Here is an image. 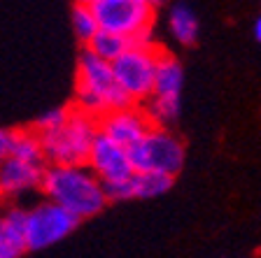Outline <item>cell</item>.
<instances>
[{
	"instance_id": "3",
	"label": "cell",
	"mask_w": 261,
	"mask_h": 258,
	"mask_svg": "<svg viewBox=\"0 0 261 258\" xmlns=\"http://www.w3.org/2000/svg\"><path fill=\"white\" fill-rule=\"evenodd\" d=\"M98 135V121L72 107L63 126L40 135V147L47 165H87L93 137Z\"/></svg>"
},
{
	"instance_id": "9",
	"label": "cell",
	"mask_w": 261,
	"mask_h": 258,
	"mask_svg": "<svg viewBox=\"0 0 261 258\" xmlns=\"http://www.w3.org/2000/svg\"><path fill=\"white\" fill-rule=\"evenodd\" d=\"M152 128L154 126L149 121V117L145 114L142 105H136V102L128 105V107L108 112L105 117L98 119V133L105 135L108 140H112L114 145L124 147V149L136 147Z\"/></svg>"
},
{
	"instance_id": "14",
	"label": "cell",
	"mask_w": 261,
	"mask_h": 258,
	"mask_svg": "<svg viewBox=\"0 0 261 258\" xmlns=\"http://www.w3.org/2000/svg\"><path fill=\"white\" fill-rule=\"evenodd\" d=\"M173 177L156 175V172H133V177L126 182V198L128 200H149L168 193L173 188Z\"/></svg>"
},
{
	"instance_id": "13",
	"label": "cell",
	"mask_w": 261,
	"mask_h": 258,
	"mask_svg": "<svg viewBox=\"0 0 261 258\" xmlns=\"http://www.w3.org/2000/svg\"><path fill=\"white\" fill-rule=\"evenodd\" d=\"M168 31L179 47H191L201 35V21L187 3H173L168 10Z\"/></svg>"
},
{
	"instance_id": "21",
	"label": "cell",
	"mask_w": 261,
	"mask_h": 258,
	"mask_svg": "<svg viewBox=\"0 0 261 258\" xmlns=\"http://www.w3.org/2000/svg\"><path fill=\"white\" fill-rule=\"evenodd\" d=\"M77 5H91V3H96V0H75Z\"/></svg>"
},
{
	"instance_id": "12",
	"label": "cell",
	"mask_w": 261,
	"mask_h": 258,
	"mask_svg": "<svg viewBox=\"0 0 261 258\" xmlns=\"http://www.w3.org/2000/svg\"><path fill=\"white\" fill-rule=\"evenodd\" d=\"M182 89H185V68L179 59L163 49L159 51L156 61V77H154V91L149 98H166V100H182Z\"/></svg>"
},
{
	"instance_id": "19",
	"label": "cell",
	"mask_w": 261,
	"mask_h": 258,
	"mask_svg": "<svg viewBox=\"0 0 261 258\" xmlns=\"http://www.w3.org/2000/svg\"><path fill=\"white\" fill-rule=\"evenodd\" d=\"M12 147V128H0V161L10 156Z\"/></svg>"
},
{
	"instance_id": "7",
	"label": "cell",
	"mask_w": 261,
	"mask_h": 258,
	"mask_svg": "<svg viewBox=\"0 0 261 258\" xmlns=\"http://www.w3.org/2000/svg\"><path fill=\"white\" fill-rule=\"evenodd\" d=\"M89 7L100 31L124 35L128 40L147 28H154L156 21V10L145 0H96Z\"/></svg>"
},
{
	"instance_id": "8",
	"label": "cell",
	"mask_w": 261,
	"mask_h": 258,
	"mask_svg": "<svg viewBox=\"0 0 261 258\" xmlns=\"http://www.w3.org/2000/svg\"><path fill=\"white\" fill-rule=\"evenodd\" d=\"M87 167L100 179L103 186L126 182V179H130L133 172H136L133 165H130L128 149L114 145L112 140H108V137L100 133H98L91 142V149H89V156H87Z\"/></svg>"
},
{
	"instance_id": "18",
	"label": "cell",
	"mask_w": 261,
	"mask_h": 258,
	"mask_svg": "<svg viewBox=\"0 0 261 258\" xmlns=\"http://www.w3.org/2000/svg\"><path fill=\"white\" fill-rule=\"evenodd\" d=\"M70 112H72V105H59V107H51V109H47V112L40 114L28 128H33L38 135L49 133V130L63 126L65 121H68V117H70Z\"/></svg>"
},
{
	"instance_id": "10",
	"label": "cell",
	"mask_w": 261,
	"mask_h": 258,
	"mask_svg": "<svg viewBox=\"0 0 261 258\" xmlns=\"http://www.w3.org/2000/svg\"><path fill=\"white\" fill-rule=\"evenodd\" d=\"M44 167L40 163H26L14 156L0 161V191L3 198H21L31 191H40Z\"/></svg>"
},
{
	"instance_id": "15",
	"label": "cell",
	"mask_w": 261,
	"mask_h": 258,
	"mask_svg": "<svg viewBox=\"0 0 261 258\" xmlns=\"http://www.w3.org/2000/svg\"><path fill=\"white\" fill-rule=\"evenodd\" d=\"M10 156L19 158V161H26V163L47 165L42 156V147H40V135L33 128H12Z\"/></svg>"
},
{
	"instance_id": "1",
	"label": "cell",
	"mask_w": 261,
	"mask_h": 258,
	"mask_svg": "<svg viewBox=\"0 0 261 258\" xmlns=\"http://www.w3.org/2000/svg\"><path fill=\"white\" fill-rule=\"evenodd\" d=\"M40 191L44 200L56 203L80 221L98 216L108 207L103 184L87 165H47Z\"/></svg>"
},
{
	"instance_id": "5",
	"label": "cell",
	"mask_w": 261,
	"mask_h": 258,
	"mask_svg": "<svg viewBox=\"0 0 261 258\" xmlns=\"http://www.w3.org/2000/svg\"><path fill=\"white\" fill-rule=\"evenodd\" d=\"M159 51H161L159 42L152 44V47H133L130 44L119 59L110 63L117 84L128 96V100L136 102V105H142L145 100H149V96L154 91Z\"/></svg>"
},
{
	"instance_id": "11",
	"label": "cell",
	"mask_w": 261,
	"mask_h": 258,
	"mask_svg": "<svg viewBox=\"0 0 261 258\" xmlns=\"http://www.w3.org/2000/svg\"><path fill=\"white\" fill-rule=\"evenodd\" d=\"M26 251V210L10 205L0 210V258H21Z\"/></svg>"
},
{
	"instance_id": "6",
	"label": "cell",
	"mask_w": 261,
	"mask_h": 258,
	"mask_svg": "<svg viewBox=\"0 0 261 258\" xmlns=\"http://www.w3.org/2000/svg\"><path fill=\"white\" fill-rule=\"evenodd\" d=\"M80 219L65 212L56 203L42 200L33 210H26V249L42 251L59 244L77 231Z\"/></svg>"
},
{
	"instance_id": "20",
	"label": "cell",
	"mask_w": 261,
	"mask_h": 258,
	"mask_svg": "<svg viewBox=\"0 0 261 258\" xmlns=\"http://www.w3.org/2000/svg\"><path fill=\"white\" fill-rule=\"evenodd\" d=\"M252 35H254V40L261 44V14L254 19V23H252Z\"/></svg>"
},
{
	"instance_id": "17",
	"label": "cell",
	"mask_w": 261,
	"mask_h": 258,
	"mask_svg": "<svg viewBox=\"0 0 261 258\" xmlns=\"http://www.w3.org/2000/svg\"><path fill=\"white\" fill-rule=\"evenodd\" d=\"M70 23H72V31H75L77 40H80L84 47L87 42L98 33V23H96V16H93L91 7L89 5H72V12H70Z\"/></svg>"
},
{
	"instance_id": "2",
	"label": "cell",
	"mask_w": 261,
	"mask_h": 258,
	"mask_svg": "<svg viewBox=\"0 0 261 258\" xmlns=\"http://www.w3.org/2000/svg\"><path fill=\"white\" fill-rule=\"evenodd\" d=\"M70 105L98 121L108 112L128 107L133 102L128 100V96L117 84L112 65L100 61L98 56H93L91 51L84 49L80 54V59H77L75 96H72Z\"/></svg>"
},
{
	"instance_id": "22",
	"label": "cell",
	"mask_w": 261,
	"mask_h": 258,
	"mask_svg": "<svg viewBox=\"0 0 261 258\" xmlns=\"http://www.w3.org/2000/svg\"><path fill=\"white\" fill-rule=\"evenodd\" d=\"M3 200H5V198H3V191H0V203H3Z\"/></svg>"
},
{
	"instance_id": "4",
	"label": "cell",
	"mask_w": 261,
	"mask_h": 258,
	"mask_svg": "<svg viewBox=\"0 0 261 258\" xmlns=\"http://www.w3.org/2000/svg\"><path fill=\"white\" fill-rule=\"evenodd\" d=\"M128 158L136 172H156L175 179L185 167L187 147L170 128L154 126L136 147L128 149Z\"/></svg>"
},
{
	"instance_id": "16",
	"label": "cell",
	"mask_w": 261,
	"mask_h": 258,
	"mask_svg": "<svg viewBox=\"0 0 261 258\" xmlns=\"http://www.w3.org/2000/svg\"><path fill=\"white\" fill-rule=\"evenodd\" d=\"M128 47H130L128 38H124V35H114V33H108V31H100V28H98V33L89 40L84 49L91 51L93 56H98L100 61H105V63H112V61L119 59Z\"/></svg>"
}]
</instances>
